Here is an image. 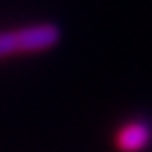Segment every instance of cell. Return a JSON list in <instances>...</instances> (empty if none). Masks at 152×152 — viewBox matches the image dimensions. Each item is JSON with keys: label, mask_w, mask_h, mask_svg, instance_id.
I'll list each match as a JSON object with an SVG mask.
<instances>
[{"label": "cell", "mask_w": 152, "mask_h": 152, "mask_svg": "<svg viewBox=\"0 0 152 152\" xmlns=\"http://www.w3.org/2000/svg\"><path fill=\"white\" fill-rule=\"evenodd\" d=\"M61 40V28L55 23H34L0 32V59L13 55H32L57 47Z\"/></svg>", "instance_id": "cell-1"}, {"label": "cell", "mask_w": 152, "mask_h": 152, "mask_svg": "<svg viewBox=\"0 0 152 152\" xmlns=\"http://www.w3.org/2000/svg\"><path fill=\"white\" fill-rule=\"evenodd\" d=\"M114 148L118 152H144L152 146V118H131L114 131Z\"/></svg>", "instance_id": "cell-2"}]
</instances>
